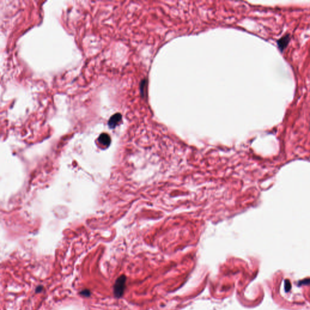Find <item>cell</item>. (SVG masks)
<instances>
[{
	"label": "cell",
	"mask_w": 310,
	"mask_h": 310,
	"mask_svg": "<svg viewBox=\"0 0 310 310\" xmlns=\"http://www.w3.org/2000/svg\"><path fill=\"white\" fill-rule=\"evenodd\" d=\"M81 294L83 296H86V297H87V296H89L90 295V291H89L88 290H84V291H83L81 292Z\"/></svg>",
	"instance_id": "cell-7"
},
{
	"label": "cell",
	"mask_w": 310,
	"mask_h": 310,
	"mask_svg": "<svg viewBox=\"0 0 310 310\" xmlns=\"http://www.w3.org/2000/svg\"><path fill=\"white\" fill-rule=\"evenodd\" d=\"M147 82L146 79H144V80H143V81L141 83V93L142 94L143 96L145 94H146L147 86Z\"/></svg>",
	"instance_id": "cell-5"
},
{
	"label": "cell",
	"mask_w": 310,
	"mask_h": 310,
	"mask_svg": "<svg viewBox=\"0 0 310 310\" xmlns=\"http://www.w3.org/2000/svg\"><path fill=\"white\" fill-rule=\"evenodd\" d=\"M98 141L104 146H109L110 144L111 140L109 135L106 133H103L98 138Z\"/></svg>",
	"instance_id": "cell-4"
},
{
	"label": "cell",
	"mask_w": 310,
	"mask_h": 310,
	"mask_svg": "<svg viewBox=\"0 0 310 310\" xmlns=\"http://www.w3.org/2000/svg\"><path fill=\"white\" fill-rule=\"evenodd\" d=\"M285 284V290L286 291H288L291 288V284H290V282L288 281H286Z\"/></svg>",
	"instance_id": "cell-6"
},
{
	"label": "cell",
	"mask_w": 310,
	"mask_h": 310,
	"mask_svg": "<svg viewBox=\"0 0 310 310\" xmlns=\"http://www.w3.org/2000/svg\"><path fill=\"white\" fill-rule=\"evenodd\" d=\"M126 277L125 276H121L118 278L114 285V294L116 297H121L124 292L126 288Z\"/></svg>",
	"instance_id": "cell-1"
},
{
	"label": "cell",
	"mask_w": 310,
	"mask_h": 310,
	"mask_svg": "<svg viewBox=\"0 0 310 310\" xmlns=\"http://www.w3.org/2000/svg\"><path fill=\"white\" fill-rule=\"evenodd\" d=\"M290 35H285V36H282L281 38H280L279 40L277 41L278 47L281 52H283L286 49V47L288 45V43H290Z\"/></svg>",
	"instance_id": "cell-2"
},
{
	"label": "cell",
	"mask_w": 310,
	"mask_h": 310,
	"mask_svg": "<svg viewBox=\"0 0 310 310\" xmlns=\"http://www.w3.org/2000/svg\"><path fill=\"white\" fill-rule=\"evenodd\" d=\"M121 120H122V115L120 113H118L113 115L108 122V125L109 127L111 129H114L120 122Z\"/></svg>",
	"instance_id": "cell-3"
}]
</instances>
